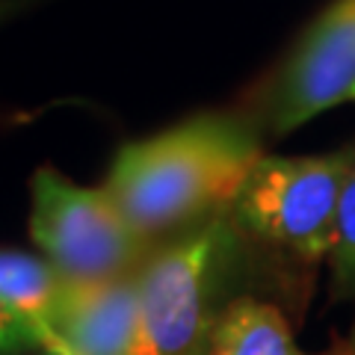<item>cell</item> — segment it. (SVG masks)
<instances>
[{
    "label": "cell",
    "instance_id": "cell-1",
    "mask_svg": "<svg viewBox=\"0 0 355 355\" xmlns=\"http://www.w3.org/2000/svg\"><path fill=\"white\" fill-rule=\"evenodd\" d=\"M254 130L231 116H196L116 154L107 187L133 231L157 237L219 219L261 163Z\"/></svg>",
    "mask_w": 355,
    "mask_h": 355
},
{
    "label": "cell",
    "instance_id": "cell-2",
    "mask_svg": "<svg viewBox=\"0 0 355 355\" xmlns=\"http://www.w3.org/2000/svg\"><path fill=\"white\" fill-rule=\"evenodd\" d=\"M355 148L317 157H261L234 202V219L258 240L296 261L329 258L343 184Z\"/></svg>",
    "mask_w": 355,
    "mask_h": 355
},
{
    "label": "cell",
    "instance_id": "cell-3",
    "mask_svg": "<svg viewBox=\"0 0 355 355\" xmlns=\"http://www.w3.org/2000/svg\"><path fill=\"white\" fill-rule=\"evenodd\" d=\"M30 234L65 282L95 284L125 279L146 252L107 190H86L53 169L33 175Z\"/></svg>",
    "mask_w": 355,
    "mask_h": 355
},
{
    "label": "cell",
    "instance_id": "cell-4",
    "mask_svg": "<svg viewBox=\"0 0 355 355\" xmlns=\"http://www.w3.org/2000/svg\"><path fill=\"white\" fill-rule=\"evenodd\" d=\"M231 231L222 219L175 240L137 272V338L130 355H198L210 329L207 305Z\"/></svg>",
    "mask_w": 355,
    "mask_h": 355
},
{
    "label": "cell",
    "instance_id": "cell-5",
    "mask_svg": "<svg viewBox=\"0 0 355 355\" xmlns=\"http://www.w3.org/2000/svg\"><path fill=\"white\" fill-rule=\"evenodd\" d=\"M347 101H355V0H335L275 74L263 107L266 128L284 137Z\"/></svg>",
    "mask_w": 355,
    "mask_h": 355
},
{
    "label": "cell",
    "instance_id": "cell-6",
    "mask_svg": "<svg viewBox=\"0 0 355 355\" xmlns=\"http://www.w3.org/2000/svg\"><path fill=\"white\" fill-rule=\"evenodd\" d=\"M137 275L95 284H65L57 317L69 355H130L137 338Z\"/></svg>",
    "mask_w": 355,
    "mask_h": 355
},
{
    "label": "cell",
    "instance_id": "cell-7",
    "mask_svg": "<svg viewBox=\"0 0 355 355\" xmlns=\"http://www.w3.org/2000/svg\"><path fill=\"white\" fill-rule=\"evenodd\" d=\"M198 355H308L299 349L284 314L258 299H237L214 314ZM323 355H355V335Z\"/></svg>",
    "mask_w": 355,
    "mask_h": 355
},
{
    "label": "cell",
    "instance_id": "cell-8",
    "mask_svg": "<svg viewBox=\"0 0 355 355\" xmlns=\"http://www.w3.org/2000/svg\"><path fill=\"white\" fill-rule=\"evenodd\" d=\"M65 284L48 261L27 252H0V299L24 317L48 355H69L57 331Z\"/></svg>",
    "mask_w": 355,
    "mask_h": 355
},
{
    "label": "cell",
    "instance_id": "cell-9",
    "mask_svg": "<svg viewBox=\"0 0 355 355\" xmlns=\"http://www.w3.org/2000/svg\"><path fill=\"white\" fill-rule=\"evenodd\" d=\"M329 263H331L335 296L338 299H355V160H352L349 178H347L343 193H340Z\"/></svg>",
    "mask_w": 355,
    "mask_h": 355
},
{
    "label": "cell",
    "instance_id": "cell-10",
    "mask_svg": "<svg viewBox=\"0 0 355 355\" xmlns=\"http://www.w3.org/2000/svg\"><path fill=\"white\" fill-rule=\"evenodd\" d=\"M30 347H39L36 331L24 323V317L18 311H12L0 299V355H12Z\"/></svg>",
    "mask_w": 355,
    "mask_h": 355
}]
</instances>
